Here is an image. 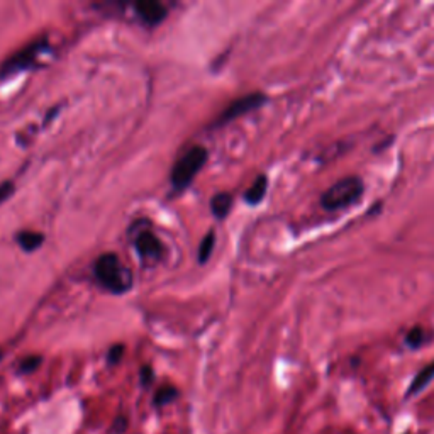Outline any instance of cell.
Here are the masks:
<instances>
[{
	"label": "cell",
	"instance_id": "6da1fadb",
	"mask_svg": "<svg viewBox=\"0 0 434 434\" xmlns=\"http://www.w3.org/2000/svg\"><path fill=\"white\" fill-rule=\"evenodd\" d=\"M93 273L98 283L112 294H124L131 288V273L114 253L100 254L93 265Z\"/></svg>",
	"mask_w": 434,
	"mask_h": 434
},
{
	"label": "cell",
	"instance_id": "7a4b0ae2",
	"mask_svg": "<svg viewBox=\"0 0 434 434\" xmlns=\"http://www.w3.org/2000/svg\"><path fill=\"white\" fill-rule=\"evenodd\" d=\"M363 180L358 177H346L331 185L321 195V205L326 210H339L350 207L363 195Z\"/></svg>",
	"mask_w": 434,
	"mask_h": 434
},
{
	"label": "cell",
	"instance_id": "3957f363",
	"mask_svg": "<svg viewBox=\"0 0 434 434\" xmlns=\"http://www.w3.org/2000/svg\"><path fill=\"white\" fill-rule=\"evenodd\" d=\"M207 161V150L202 146H194L175 163L172 170V185L175 190H185L194 182L197 173L202 170Z\"/></svg>",
	"mask_w": 434,
	"mask_h": 434
},
{
	"label": "cell",
	"instance_id": "277c9868",
	"mask_svg": "<svg viewBox=\"0 0 434 434\" xmlns=\"http://www.w3.org/2000/svg\"><path fill=\"white\" fill-rule=\"evenodd\" d=\"M48 48V41H34L28 44L24 49H21L19 53H16L12 58H9L6 63L2 65V70H0V77L6 78L11 77L14 73H19V71L29 68V66L34 65V61L38 60L39 55Z\"/></svg>",
	"mask_w": 434,
	"mask_h": 434
},
{
	"label": "cell",
	"instance_id": "5b68a950",
	"mask_svg": "<svg viewBox=\"0 0 434 434\" xmlns=\"http://www.w3.org/2000/svg\"><path fill=\"white\" fill-rule=\"evenodd\" d=\"M266 102V95L265 93H248V95L241 97V98H236L231 105H227L224 109V112L219 115V119L216 120L217 126L221 124H227L231 120H234L236 117H241V115L251 112L254 109H259L263 104Z\"/></svg>",
	"mask_w": 434,
	"mask_h": 434
},
{
	"label": "cell",
	"instance_id": "8992f818",
	"mask_svg": "<svg viewBox=\"0 0 434 434\" xmlns=\"http://www.w3.org/2000/svg\"><path fill=\"white\" fill-rule=\"evenodd\" d=\"M134 11H136L137 17L148 26H158L168 16L167 7L156 0H139L134 4Z\"/></svg>",
	"mask_w": 434,
	"mask_h": 434
},
{
	"label": "cell",
	"instance_id": "52a82bcc",
	"mask_svg": "<svg viewBox=\"0 0 434 434\" xmlns=\"http://www.w3.org/2000/svg\"><path fill=\"white\" fill-rule=\"evenodd\" d=\"M134 246H136V251L139 253V256L144 259L148 258L158 259L161 258V254L165 251L161 241L156 238L151 231H141L139 234H137L136 241H134Z\"/></svg>",
	"mask_w": 434,
	"mask_h": 434
},
{
	"label": "cell",
	"instance_id": "ba28073f",
	"mask_svg": "<svg viewBox=\"0 0 434 434\" xmlns=\"http://www.w3.org/2000/svg\"><path fill=\"white\" fill-rule=\"evenodd\" d=\"M432 378H434V361H432V363L426 365L417 375H415L414 380H412V383H410V387L407 388L405 397H412V395H415V393H419L420 390H424V388L429 385V382H431Z\"/></svg>",
	"mask_w": 434,
	"mask_h": 434
},
{
	"label": "cell",
	"instance_id": "9c48e42d",
	"mask_svg": "<svg viewBox=\"0 0 434 434\" xmlns=\"http://www.w3.org/2000/svg\"><path fill=\"white\" fill-rule=\"evenodd\" d=\"M266 189H268V178L265 175H259L256 180L251 183V187L246 190L244 200L249 205L259 204L263 200V197H265V194H266Z\"/></svg>",
	"mask_w": 434,
	"mask_h": 434
},
{
	"label": "cell",
	"instance_id": "30bf717a",
	"mask_svg": "<svg viewBox=\"0 0 434 434\" xmlns=\"http://www.w3.org/2000/svg\"><path fill=\"white\" fill-rule=\"evenodd\" d=\"M17 244L21 246L24 251H36V249L41 248L43 241H44V236L41 232H36V231H22L17 234Z\"/></svg>",
	"mask_w": 434,
	"mask_h": 434
},
{
	"label": "cell",
	"instance_id": "8fae6325",
	"mask_svg": "<svg viewBox=\"0 0 434 434\" xmlns=\"http://www.w3.org/2000/svg\"><path fill=\"white\" fill-rule=\"evenodd\" d=\"M232 207V195L226 194V192H221V194H216L210 200V209H212V214L217 219H224L229 210Z\"/></svg>",
	"mask_w": 434,
	"mask_h": 434
},
{
	"label": "cell",
	"instance_id": "7c38bea8",
	"mask_svg": "<svg viewBox=\"0 0 434 434\" xmlns=\"http://www.w3.org/2000/svg\"><path fill=\"white\" fill-rule=\"evenodd\" d=\"M214 244H216V232L210 231L205 234V238L202 239V243L199 246V251H197V258H199V263H207L210 254L214 251Z\"/></svg>",
	"mask_w": 434,
	"mask_h": 434
},
{
	"label": "cell",
	"instance_id": "4fadbf2b",
	"mask_svg": "<svg viewBox=\"0 0 434 434\" xmlns=\"http://www.w3.org/2000/svg\"><path fill=\"white\" fill-rule=\"evenodd\" d=\"M178 397V390L175 387H170V385H165V387H161V388H158V392L155 393V400H153V404L156 405V407H163V405H167V404H170V402H173Z\"/></svg>",
	"mask_w": 434,
	"mask_h": 434
},
{
	"label": "cell",
	"instance_id": "5bb4252c",
	"mask_svg": "<svg viewBox=\"0 0 434 434\" xmlns=\"http://www.w3.org/2000/svg\"><path fill=\"white\" fill-rule=\"evenodd\" d=\"M426 331H424L422 328H419V326H415V328H412L407 333L405 336V344L409 348H412V350H415V348H420L424 343H426Z\"/></svg>",
	"mask_w": 434,
	"mask_h": 434
},
{
	"label": "cell",
	"instance_id": "9a60e30c",
	"mask_svg": "<svg viewBox=\"0 0 434 434\" xmlns=\"http://www.w3.org/2000/svg\"><path fill=\"white\" fill-rule=\"evenodd\" d=\"M41 361H43L41 356H28V358H24V360L21 361V365H19V371H21V373H33L34 370L39 368Z\"/></svg>",
	"mask_w": 434,
	"mask_h": 434
},
{
	"label": "cell",
	"instance_id": "2e32d148",
	"mask_svg": "<svg viewBox=\"0 0 434 434\" xmlns=\"http://www.w3.org/2000/svg\"><path fill=\"white\" fill-rule=\"evenodd\" d=\"M122 355H124V346L122 344H115V346L110 348L109 355H107V361H109V365H117Z\"/></svg>",
	"mask_w": 434,
	"mask_h": 434
},
{
	"label": "cell",
	"instance_id": "e0dca14e",
	"mask_svg": "<svg viewBox=\"0 0 434 434\" xmlns=\"http://www.w3.org/2000/svg\"><path fill=\"white\" fill-rule=\"evenodd\" d=\"M12 194H14V183L12 182L0 183V204L6 202L7 199H11Z\"/></svg>",
	"mask_w": 434,
	"mask_h": 434
},
{
	"label": "cell",
	"instance_id": "ac0fdd59",
	"mask_svg": "<svg viewBox=\"0 0 434 434\" xmlns=\"http://www.w3.org/2000/svg\"><path fill=\"white\" fill-rule=\"evenodd\" d=\"M155 380V373L151 370V366H142L141 368V385L142 387H150Z\"/></svg>",
	"mask_w": 434,
	"mask_h": 434
},
{
	"label": "cell",
	"instance_id": "d6986e66",
	"mask_svg": "<svg viewBox=\"0 0 434 434\" xmlns=\"http://www.w3.org/2000/svg\"><path fill=\"white\" fill-rule=\"evenodd\" d=\"M126 426H127V420L124 417H119L117 420H115V431H117V432L126 431Z\"/></svg>",
	"mask_w": 434,
	"mask_h": 434
},
{
	"label": "cell",
	"instance_id": "ffe728a7",
	"mask_svg": "<svg viewBox=\"0 0 434 434\" xmlns=\"http://www.w3.org/2000/svg\"><path fill=\"white\" fill-rule=\"evenodd\" d=\"M0 360H2V351H0Z\"/></svg>",
	"mask_w": 434,
	"mask_h": 434
}]
</instances>
